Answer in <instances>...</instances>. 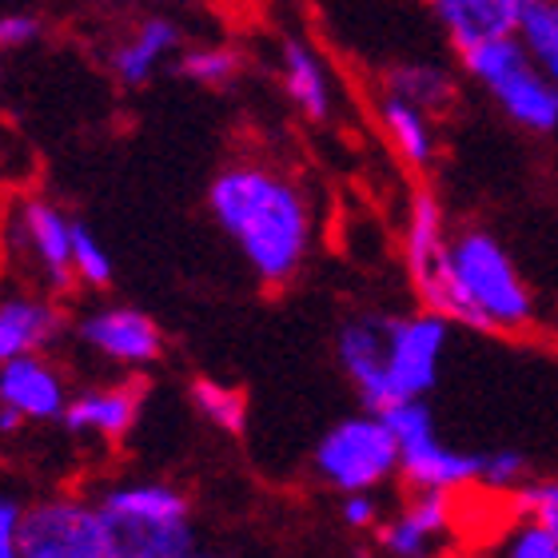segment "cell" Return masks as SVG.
I'll use <instances>...</instances> for the list:
<instances>
[{"label":"cell","mask_w":558,"mask_h":558,"mask_svg":"<svg viewBox=\"0 0 558 558\" xmlns=\"http://www.w3.org/2000/svg\"><path fill=\"white\" fill-rule=\"evenodd\" d=\"M220 232L264 288H288L312 252V208L295 180L256 160L228 163L208 184Z\"/></svg>","instance_id":"cell-1"},{"label":"cell","mask_w":558,"mask_h":558,"mask_svg":"<svg viewBox=\"0 0 558 558\" xmlns=\"http://www.w3.org/2000/svg\"><path fill=\"white\" fill-rule=\"evenodd\" d=\"M451 319L430 307L411 315L360 312L336 331V360L363 408L384 411L399 399H427L451 348Z\"/></svg>","instance_id":"cell-2"},{"label":"cell","mask_w":558,"mask_h":558,"mask_svg":"<svg viewBox=\"0 0 558 558\" xmlns=\"http://www.w3.org/2000/svg\"><path fill=\"white\" fill-rule=\"evenodd\" d=\"M454 327L483 336H526L538 324V303L511 252L487 228H463L451 235Z\"/></svg>","instance_id":"cell-3"},{"label":"cell","mask_w":558,"mask_h":558,"mask_svg":"<svg viewBox=\"0 0 558 558\" xmlns=\"http://www.w3.org/2000/svg\"><path fill=\"white\" fill-rule=\"evenodd\" d=\"M459 64L514 129L531 136H550L558 129V84L538 69V60L531 57L519 33L490 36L463 48Z\"/></svg>","instance_id":"cell-4"},{"label":"cell","mask_w":558,"mask_h":558,"mask_svg":"<svg viewBox=\"0 0 558 558\" xmlns=\"http://www.w3.org/2000/svg\"><path fill=\"white\" fill-rule=\"evenodd\" d=\"M108 523L117 531L120 558H192L199 535L192 526V502L184 490L140 478L100 495Z\"/></svg>","instance_id":"cell-5"},{"label":"cell","mask_w":558,"mask_h":558,"mask_svg":"<svg viewBox=\"0 0 558 558\" xmlns=\"http://www.w3.org/2000/svg\"><path fill=\"white\" fill-rule=\"evenodd\" d=\"M315 478L331 490H379L399 478V439L384 411L363 408L331 423L312 451Z\"/></svg>","instance_id":"cell-6"},{"label":"cell","mask_w":558,"mask_h":558,"mask_svg":"<svg viewBox=\"0 0 558 558\" xmlns=\"http://www.w3.org/2000/svg\"><path fill=\"white\" fill-rule=\"evenodd\" d=\"M384 418L396 430L399 478L411 490H451V495H459L466 487H478L483 451H463V447L442 442L427 399H399V403L384 408Z\"/></svg>","instance_id":"cell-7"},{"label":"cell","mask_w":558,"mask_h":558,"mask_svg":"<svg viewBox=\"0 0 558 558\" xmlns=\"http://www.w3.org/2000/svg\"><path fill=\"white\" fill-rule=\"evenodd\" d=\"M21 558H120V543L100 499L57 495L24 507Z\"/></svg>","instance_id":"cell-8"},{"label":"cell","mask_w":558,"mask_h":558,"mask_svg":"<svg viewBox=\"0 0 558 558\" xmlns=\"http://www.w3.org/2000/svg\"><path fill=\"white\" fill-rule=\"evenodd\" d=\"M403 268L418 303L451 319L454 288H451V235H447V211L430 187H415L403 223Z\"/></svg>","instance_id":"cell-9"},{"label":"cell","mask_w":558,"mask_h":558,"mask_svg":"<svg viewBox=\"0 0 558 558\" xmlns=\"http://www.w3.org/2000/svg\"><path fill=\"white\" fill-rule=\"evenodd\" d=\"M12 235L28 259L36 276L45 279L52 295H69L76 288V268H72V216L57 208L45 196H28L16 204L12 216Z\"/></svg>","instance_id":"cell-10"},{"label":"cell","mask_w":558,"mask_h":558,"mask_svg":"<svg viewBox=\"0 0 558 558\" xmlns=\"http://www.w3.org/2000/svg\"><path fill=\"white\" fill-rule=\"evenodd\" d=\"M76 339L117 367H151L163 355L160 324L140 307H124V303L88 312L76 324Z\"/></svg>","instance_id":"cell-11"},{"label":"cell","mask_w":558,"mask_h":558,"mask_svg":"<svg viewBox=\"0 0 558 558\" xmlns=\"http://www.w3.org/2000/svg\"><path fill=\"white\" fill-rule=\"evenodd\" d=\"M454 495L451 490H411V499L391 519L375 526V543L391 558H427L451 538Z\"/></svg>","instance_id":"cell-12"},{"label":"cell","mask_w":558,"mask_h":558,"mask_svg":"<svg viewBox=\"0 0 558 558\" xmlns=\"http://www.w3.org/2000/svg\"><path fill=\"white\" fill-rule=\"evenodd\" d=\"M140 408H144V384L140 379H120V384L88 387L81 396H69V408L60 415L69 435L81 439L120 442L136 427Z\"/></svg>","instance_id":"cell-13"},{"label":"cell","mask_w":558,"mask_h":558,"mask_svg":"<svg viewBox=\"0 0 558 558\" xmlns=\"http://www.w3.org/2000/svg\"><path fill=\"white\" fill-rule=\"evenodd\" d=\"M0 408L21 423H57L69 408L64 375L40 355H16L0 363Z\"/></svg>","instance_id":"cell-14"},{"label":"cell","mask_w":558,"mask_h":558,"mask_svg":"<svg viewBox=\"0 0 558 558\" xmlns=\"http://www.w3.org/2000/svg\"><path fill=\"white\" fill-rule=\"evenodd\" d=\"M538 0H427L430 16L439 21L454 52L490 40V36L519 33V24Z\"/></svg>","instance_id":"cell-15"},{"label":"cell","mask_w":558,"mask_h":558,"mask_svg":"<svg viewBox=\"0 0 558 558\" xmlns=\"http://www.w3.org/2000/svg\"><path fill=\"white\" fill-rule=\"evenodd\" d=\"M64 315L48 295H9L0 300V363L16 355H40L60 339Z\"/></svg>","instance_id":"cell-16"},{"label":"cell","mask_w":558,"mask_h":558,"mask_svg":"<svg viewBox=\"0 0 558 558\" xmlns=\"http://www.w3.org/2000/svg\"><path fill=\"white\" fill-rule=\"evenodd\" d=\"M184 48V33L180 24L168 21V16H148L140 21L117 48H112V76H117L124 88H144V84L160 72V64L168 57H175Z\"/></svg>","instance_id":"cell-17"},{"label":"cell","mask_w":558,"mask_h":558,"mask_svg":"<svg viewBox=\"0 0 558 558\" xmlns=\"http://www.w3.org/2000/svg\"><path fill=\"white\" fill-rule=\"evenodd\" d=\"M375 112H379L384 136L396 148L399 160L408 163L411 172H430L435 160H439V136H435V117H430L427 108L411 105V100L384 88Z\"/></svg>","instance_id":"cell-18"},{"label":"cell","mask_w":558,"mask_h":558,"mask_svg":"<svg viewBox=\"0 0 558 558\" xmlns=\"http://www.w3.org/2000/svg\"><path fill=\"white\" fill-rule=\"evenodd\" d=\"M279 76H283V93L295 105L303 120L312 124H324L331 117V76H327V64L319 60L315 48H307L303 40H283L279 48Z\"/></svg>","instance_id":"cell-19"},{"label":"cell","mask_w":558,"mask_h":558,"mask_svg":"<svg viewBox=\"0 0 558 558\" xmlns=\"http://www.w3.org/2000/svg\"><path fill=\"white\" fill-rule=\"evenodd\" d=\"M384 88L411 100V105L427 108L430 117H442L454 100V76L439 64H399L387 72Z\"/></svg>","instance_id":"cell-20"},{"label":"cell","mask_w":558,"mask_h":558,"mask_svg":"<svg viewBox=\"0 0 558 558\" xmlns=\"http://www.w3.org/2000/svg\"><path fill=\"white\" fill-rule=\"evenodd\" d=\"M240 72H244V57L228 45L187 48V52H180V60H175V76H184V81L199 84V88H211V93L232 88V84L240 81Z\"/></svg>","instance_id":"cell-21"},{"label":"cell","mask_w":558,"mask_h":558,"mask_svg":"<svg viewBox=\"0 0 558 558\" xmlns=\"http://www.w3.org/2000/svg\"><path fill=\"white\" fill-rule=\"evenodd\" d=\"M192 408L204 423H211L216 430L240 435L247 423V396L240 387L220 384V379H196L192 384Z\"/></svg>","instance_id":"cell-22"},{"label":"cell","mask_w":558,"mask_h":558,"mask_svg":"<svg viewBox=\"0 0 558 558\" xmlns=\"http://www.w3.org/2000/svg\"><path fill=\"white\" fill-rule=\"evenodd\" d=\"M519 36L538 60V69L558 84V0H538L519 24Z\"/></svg>","instance_id":"cell-23"},{"label":"cell","mask_w":558,"mask_h":558,"mask_svg":"<svg viewBox=\"0 0 558 558\" xmlns=\"http://www.w3.org/2000/svg\"><path fill=\"white\" fill-rule=\"evenodd\" d=\"M72 268H76V283L93 291H105L117 276L108 247L96 240V232L84 220H72Z\"/></svg>","instance_id":"cell-24"},{"label":"cell","mask_w":558,"mask_h":558,"mask_svg":"<svg viewBox=\"0 0 558 558\" xmlns=\"http://www.w3.org/2000/svg\"><path fill=\"white\" fill-rule=\"evenodd\" d=\"M502 558H558V535L547 523H538L531 514H519L514 526L499 538Z\"/></svg>","instance_id":"cell-25"},{"label":"cell","mask_w":558,"mask_h":558,"mask_svg":"<svg viewBox=\"0 0 558 558\" xmlns=\"http://www.w3.org/2000/svg\"><path fill=\"white\" fill-rule=\"evenodd\" d=\"M531 478V463H526L523 451L514 447H495V451H483V475H478V487L499 490V495H511Z\"/></svg>","instance_id":"cell-26"},{"label":"cell","mask_w":558,"mask_h":558,"mask_svg":"<svg viewBox=\"0 0 558 558\" xmlns=\"http://www.w3.org/2000/svg\"><path fill=\"white\" fill-rule=\"evenodd\" d=\"M511 507L514 514H531L558 535V478H526L523 487L511 490Z\"/></svg>","instance_id":"cell-27"},{"label":"cell","mask_w":558,"mask_h":558,"mask_svg":"<svg viewBox=\"0 0 558 558\" xmlns=\"http://www.w3.org/2000/svg\"><path fill=\"white\" fill-rule=\"evenodd\" d=\"M384 502L375 490H343L339 499V523L355 531V535H375V526L384 523Z\"/></svg>","instance_id":"cell-28"},{"label":"cell","mask_w":558,"mask_h":558,"mask_svg":"<svg viewBox=\"0 0 558 558\" xmlns=\"http://www.w3.org/2000/svg\"><path fill=\"white\" fill-rule=\"evenodd\" d=\"M45 36V24L33 12H0V48L4 52H21L33 48Z\"/></svg>","instance_id":"cell-29"},{"label":"cell","mask_w":558,"mask_h":558,"mask_svg":"<svg viewBox=\"0 0 558 558\" xmlns=\"http://www.w3.org/2000/svg\"><path fill=\"white\" fill-rule=\"evenodd\" d=\"M21 523L24 507L9 495H0V558H21Z\"/></svg>","instance_id":"cell-30"},{"label":"cell","mask_w":558,"mask_h":558,"mask_svg":"<svg viewBox=\"0 0 558 558\" xmlns=\"http://www.w3.org/2000/svg\"><path fill=\"white\" fill-rule=\"evenodd\" d=\"M0 81H4V48H0Z\"/></svg>","instance_id":"cell-31"}]
</instances>
